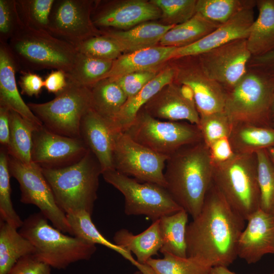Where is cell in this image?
Wrapping results in <instances>:
<instances>
[{"instance_id":"6da1fadb","label":"cell","mask_w":274,"mask_h":274,"mask_svg":"<svg viewBox=\"0 0 274 274\" xmlns=\"http://www.w3.org/2000/svg\"><path fill=\"white\" fill-rule=\"evenodd\" d=\"M245 221L212 182L200 211L187 226V256L209 268L228 267L237 257Z\"/></svg>"},{"instance_id":"7a4b0ae2","label":"cell","mask_w":274,"mask_h":274,"mask_svg":"<svg viewBox=\"0 0 274 274\" xmlns=\"http://www.w3.org/2000/svg\"><path fill=\"white\" fill-rule=\"evenodd\" d=\"M213 170L209 149L203 141L180 148L166 162L165 188L192 218L202 208Z\"/></svg>"},{"instance_id":"3957f363","label":"cell","mask_w":274,"mask_h":274,"mask_svg":"<svg viewBox=\"0 0 274 274\" xmlns=\"http://www.w3.org/2000/svg\"><path fill=\"white\" fill-rule=\"evenodd\" d=\"M42 170L56 203L63 212L84 211L92 215L102 171L90 150L71 165Z\"/></svg>"},{"instance_id":"277c9868","label":"cell","mask_w":274,"mask_h":274,"mask_svg":"<svg viewBox=\"0 0 274 274\" xmlns=\"http://www.w3.org/2000/svg\"><path fill=\"white\" fill-rule=\"evenodd\" d=\"M18 71L72 69L78 54L73 45L46 31L24 26L7 43Z\"/></svg>"},{"instance_id":"5b68a950","label":"cell","mask_w":274,"mask_h":274,"mask_svg":"<svg viewBox=\"0 0 274 274\" xmlns=\"http://www.w3.org/2000/svg\"><path fill=\"white\" fill-rule=\"evenodd\" d=\"M40 212L23 220L19 232L36 249L38 259L57 269L66 268L79 261L88 260L96 250L95 245L80 238L65 234L50 225Z\"/></svg>"},{"instance_id":"8992f818","label":"cell","mask_w":274,"mask_h":274,"mask_svg":"<svg viewBox=\"0 0 274 274\" xmlns=\"http://www.w3.org/2000/svg\"><path fill=\"white\" fill-rule=\"evenodd\" d=\"M273 91V70L248 67L241 80L227 91L224 112L232 124L270 127Z\"/></svg>"},{"instance_id":"52a82bcc","label":"cell","mask_w":274,"mask_h":274,"mask_svg":"<svg viewBox=\"0 0 274 274\" xmlns=\"http://www.w3.org/2000/svg\"><path fill=\"white\" fill-rule=\"evenodd\" d=\"M212 182L245 221L260 209L256 154H235L225 162L213 164Z\"/></svg>"},{"instance_id":"ba28073f","label":"cell","mask_w":274,"mask_h":274,"mask_svg":"<svg viewBox=\"0 0 274 274\" xmlns=\"http://www.w3.org/2000/svg\"><path fill=\"white\" fill-rule=\"evenodd\" d=\"M91 89L67 81L65 88L52 100L27 106L44 126L55 133L80 138L81 120L92 108Z\"/></svg>"},{"instance_id":"9c48e42d","label":"cell","mask_w":274,"mask_h":274,"mask_svg":"<svg viewBox=\"0 0 274 274\" xmlns=\"http://www.w3.org/2000/svg\"><path fill=\"white\" fill-rule=\"evenodd\" d=\"M122 132L150 150L168 156L185 146L202 141L197 125L189 122L162 121L142 109Z\"/></svg>"},{"instance_id":"30bf717a","label":"cell","mask_w":274,"mask_h":274,"mask_svg":"<svg viewBox=\"0 0 274 274\" xmlns=\"http://www.w3.org/2000/svg\"><path fill=\"white\" fill-rule=\"evenodd\" d=\"M102 176L123 195L127 215H144L154 221L184 210L160 185L141 182L115 169L105 172Z\"/></svg>"},{"instance_id":"8fae6325","label":"cell","mask_w":274,"mask_h":274,"mask_svg":"<svg viewBox=\"0 0 274 274\" xmlns=\"http://www.w3.org/2000/svg\"><path fill=\"white\" fill-rule=\"evenodd\" d=\"M9 167L11 176L19 184L20 201L35 205L54 227L73 235L66 214L56 203L42 168L32 162L25 164L9 155Z\"/></svg>"},{"instance_id":"7c38bea8","label":"cell","mask_w":274,"mask_h":274,"mask_svg":"<svg viewBox=\"0 0 274 274\" xmlns=\"http://www.w3.org/2000/svg\"><path fill=\"white\" fill-rule=\"evenodd\" d=\"M168 157L138 143L124 132H115L113 167L122 174L166 188L164 169Z\"/></svg>"},{"instance_id":"4fadbf2b","label":"cell","mask_w":274,"mask_h":274,"mask_svg":"<svg viewBox=\"0 0 274 274\" xmlns=\"http://www.w3.org/2000/svg\"><path fill=\"white\" fill-rule=\"evenodd\" d=\"M94 3L91 0H55L48 32L75 47L101 35L91 18Z\"/></svg>"},{"instance_id":"5bb4252c","label":"cell","mask_w":274,"mask_h":274,"mask_svg":"<svg viewBox=\"0 0 274 274\" xmlns=\"http://www.w3.org/2000/svg\"><path fill=\"white\" fill-rule=\"evenodd\" d=\"M174 82L190 87L199 117L224 111L226 91L202 68L198 56L173 59Z\"/></svg>"},{"instance_id":"9a60e30c","label":"cell","mask_w":274,"mask_h":274,"mask_svg":"<svg viewBox=\"0 0 274 274\" xmlns=\"http://www.w3.org/2000/svg\"><path fill=\"white\" fill-rule=\"evenodd\" d=\"M197 56L206 73L226 92L246 74L252 57L246 39L231 41Z\"/></svg>"},{"instance_id":"2e32d148","label":"cell","mask_w":274,"mask_h":274,"mask_svg":"<svg viewBox=\"0 0 274 274\" xmlns=\"http://www.w3.org/2000/svg\"><path fill=\"white\" fill-rule=\"evenodd\" d=\"M88 150L81 138L55 133L43 125L33 132L31 161L41 168L55 169L71 165Z\"/></svg>"},{"instance_id":"e0dca14e","label":"cell","mask_w":274,"mask_h":274,"mask_svg":"<svg viewBox=\"0 0 274 274\" xmlns=\"http://www.w3.org/2000/svg\"><path fill=\"white\" fill-rule=\"evenodd\" d=\"M93 6L91 18L97 27L131 28L161 18L159 9L150 1L127 0L105 2Z\"/></svg>"},{"instance_id":"ac0fdd59","label":"cell","mask_w":274,"mask_h":274,"mask_svg":"<svg viewBox=\"0 0 274 274\" xmlns=\"http://www.w3.org/2000/svg\"><path fill=\"white\" fill-rule=\"evenodd\" d=\"M247 221L238 239L237 257L253 264L267 254H274V214L259 209Z\"/></svg>"},{"instance_id":"d6986e66","label":"cell","mask_w":274,"mask_h":274,"mask_svg":"<svg viewBox=\"0 0 274 274\" xmlns=\"http://www.w3.org/2000/svg\"><path fill=\"white\" fill-rule=\"evenodd\" d=\"M254 21L253 7L244 9L201 40L191 45L177 48L172 60L197 56L231 41L247 39Z\"/></svg>"},{"instance_id":"ffe728a7","label":"cell","mask_w":274,"mask_h":274,"mask_svg":"<svg viewBox=\"0 0 274 274\" xmlns=\"http://www.w3.org/2000/svg\"><path fill=\"white\" fill-rule=\"evenodd\" d=\"M152 117L168 121L186 120L198 125L200 117L195 104L182 94L174 82L163 87L142 108Z\"/></svg>"},{"instance_id":"44dd1931","label":"cell","mask_w":274,"mask_h":274,"mask_svg":"<svg viewBox=\"0 0 274 274\" xmlns=\"http://www.w3.org/2000/svg\"><path fill=\"white\" fill-rule=\"evenodd\" d=\"M114 133L110 122L92 108L81 120L80 137L98 160L102 174L114 169Z\"/></svg>"},{"instance_id":"7402d4cb","label":"cell","mask_w":274,"mask_h":274,"mask_svg":"<svg viewBox=\"0 0 274 274\" xmlns=\"http://www.w3.org/2000/svg\"><path fill=\"white\" fill-rule=\"evenodd\" d=\"M16 63L7 43H0V106L13 111L37 127L43 125L21 97L15 74Z\"/></svg>"},{"instance_id":"603a6c76","label":"cell","mask_w":274,"mask_h":274,"mask_svg":"<svg viewBox=\"0 0 274 274\" xmlns=\"http://www.w3.org/2000/svg\"><path fill=\"white\" fill-rule=\"evenodd\" d=\"M176 48L157 45L122 54L113 61L111 70L103 79L116 78L136 72L158 71L165 63L172 60Z\"/></svg>"},{"instance_id":"cb8c5ba5","label":"cell","mask_w":274,"mask_h":274,"mask_svg":"<svg viewBox=\"0 0 274 274\" xmlns=\"http://www.w3.org/2000/svg\"><path fill=\"white\" fill-rule=\"evenodd\" d=\"M175 73L172 63L166 65L138 93L128 97L118 113L110 122L113 130L124 131L144 106L163 87L174 82Z\"/></svg>"},{"instance_id":"d4e9b609","label":"cell","mask_w":274,"mask_h":274,"mask_svg":"<svg viewBox=\"0 0 274 274\" xmlns=\"http://www.w3.org/2000/svg\"><path fill=\"white\" fill-rule=\"evenodd\" d=\"M174 26L148 21L124 30L100 31L114 39L123 53H128L157 46L163 35Z\"/></svg>"},{"instance_id":"484cf974","label":"cell","mask_w":274,"mask_h":274,"mask_svg":"<svg viewBox=\"0 0 274 274\" xmlns=\"http://www.w3.org/2000/svg\"><path fill=\"white\" fill-rule=\"evenodd\" d=\"M113 240L116 245L134 254L139 263L145 264L152 256L158 254L162 246L159 219L153 221L146 229L138 234L121 229L115 232Z\"/></svg>"},{"instance_id":"4316f807","label":"cell","mask_w":274,"mask_h":274,"mask_svg":"<svg viewBox=\"0 0 274 274\" xmlns=\"http://www.w3.org/2000/svg\"><path fill=\"white\" fill-rule=\"evenodd\" d=\"M256 6L258 15L246 39L252 57L274 51V0L256 1Z\"/></svg>"},{"instance_id":"83f0119b","label":"cell","mask_w":274,"mask_h":274,"mask_svg":"<svg viewBox=\"0 0 274 274\" xmlns=\"http://www.w3.org/2000/svg\"><path fill=\"white\" fill-rule=\"evenodd\" d=\"M228 139L234 154H256L274 146V128L249 124H232Z\"/></svg>"},{"instance_id":"f1b7e54d","label":"cell","mask_w":274,"mask_h":274,"mask_svg":"<svg viewBox=\"0 0 274 274\" xmlns=\"http://www.w3.org/2000/svg\"><path fill=\"white\" fill-rule=\"evenodd\" d=\"M221 24L211 22L199 14L175 25L161 39L159 45L180 48L191 45L215 30Z\"/></svg>"},{"instance_id":"f546056e","label":"cell","mask_w":274,"mask_h":274,"mask_svg":"<svg viewBox=\"0 0 274 274\" xmlns=\"http://www.w3.org/2000/svg\"><path fill=\"white\" fill-rule=\"evenodd\" d=\"M90 213L80 211L66 214L68 223L72 230L73 235L92 244L101 245L114 250L129 261L139 270L143 264L139 263L131 253L109 241L97 229L91 219Z\"/></svg>"},{"instance_id":"4dcf8cb0","label":"cell","mask_w":274,"mask_h":274,"mask_svg":"<svg viewBox=\"0 0 274 274\" xmlns=\"http://www.w3.org/2000/svg\"><path fill=\"white\" fill-rule=\"evenodd\" d=\"M35 251L17 229L0 220V274H6L19 259Z\"/></svg>"},{"instance_id":"1f68e13d","label":"cell","mask_w":274,"mask_h":274,"mask_svg":"<svg viewBox=\"0 0 274 274\" xmlns=\"http://www.w3.org/2000/svg\"><path fill=\"white\" fill-rule=\"evenodd\" d=\"M188 213L182 210L159 219V230L162 240L160 250L181 257H187L186 240Z\"/></svg>"},{"instance_id":"d6a6232c","label":"cell","mask_w":274,"mask_h":274,"mask_svg":"<svg viewBox=\"0 0 274 274\" xmlns=\"http://www.w3.org/2000/svg\"><path fill=\"white\" fill-rule=\"evenodd\" d=\"M92 108L111 122L126 102L127 96L112 78L102 79L91 88Z\"/></svg>"},{"instance_id":"836d02e7","label":"cell","mask_w":274,"mask_h":274,"mask_svg":"<svg viewBox=\"0 0 274 274\" xmlns=\"http://www.w3.org/2000/svg\"><path fill=\"white\" fill-rule=\"evenodd\" d=\"M10 124L8 154L25 164L31 163L33 132L39 127L11 110Z\"/></svg>"},{"instance_id":"e575fe53","label":"cell","mask_w":274,"mask_h":274,"mask_svg":"<svg viewBox=\"0 0 274 274\" xmlns=\"http://www.w3.org/2000/svg\"><path fill=\"white\" fill-rule=\"evenodd\" d=\"M113 63V61L97 59L78 52L72 69L65 73L67 81L91 89L104 79Z\"/></svg>"},{"instance_id":"d590c367","label":"cell","mask_w":274,"mask_h":274,"mask_svg":"<svg viewBox=\"0 0 274 274\" xmlns=\"http://www.w3.org/2000/svg\"><path fill=\"white\" fill-rule=\"evenodd\" d=\"M256 6V1L197 0L196 13L205 19L222 24L241 11Z\"/></svg>"},{"instance_id":"8d00e7d4","label":"cell","mask_w":274,"mask_h":274,"mask_svg":"<svg viewBox=\"0 0 274 274\" xmlns=\"http://www.w3.org/2000/svg\"><path fill=\"white\" fill-rule=\"evenodd\" d=\"M162 254V258H151L146 263L155 274H208L211 268L192 257Z\"/></svg>"},{"instance_id":"74e56055","label":"cell","mask_w":274,"mask_h":274,"mask_svg":"<svg viewBox=\"0 0 274 274\" xmlns=\"http://www.w3.org/2000/svg\"><path fill=\"white\" fill-rule=\"evenodd\" d=\"M9 154L4 147L0 151V220L16 229L20 228L23 221L15 211L11 200Z\"/></svg>"},{"instance_id":"f35d334b","label":"cell","mask_w":274,"mask_h":274,"mask_svg":"<svg viewBox=\"0 0 274 274\" xmlns=\"http://www.w3.org/2000/svg\"><path fill=\"white\" fill-rule=\"evenodd\" d=\"M256 154L260 191V209L274 214V166L266 150L259 151Z\"/></svg>"},{"instance_id":"ab89813d","label":"cell","mask_w":274,"mask_h":274,"mask_svg":"<svg viewBox=\"0 0 274 274\" xmlns=\"http://www.w3.org/2000/svg\"><path fill=\"white\" fill-rule=\"evenodd\" d=\"M24 25L48 32L49 18L55 0H16Z\"/></svg>"},{"instance_id":"60d3db41","label":"cell","mask_w":274,"mask_h":274,"mask_svg":"<svg viewBox=\"0 0 274 274\" xmlns=\"http://www.w3.org/2000/svg\"><path fill=\"white\" fill-rule=\"evenodd\" d=\"M75 47L80 53L105 60L114 61L123 53L121 47L114 39L103 34L87 39Z\"/></svg>"},{"instance_id":"b9f144b4","label":"cell","mask_w":274,"mask_h":274,"mask_svg":"<svg viewBox=\"0 0 274 274\" xmlns=\"http://www.w3.org/2000/svg\"><path fill=\"white\" fill-rule=\"evenodd\" d=\"M161 11L163 24L176 25L191 18L196 13L197 0H151Z\"/></svg>"},{"instance_id":"7bdbcfd3","label":"cell","mask_w":274,"mask_h":274,"mask_svg":"<svg viewBox=\"0 0 274 274\" xmlns=\"http://www.w3.org/2000/svg\"><path fill=\"white\" fill-rule=\"evenodd\" d=\"M198 127L203 142L209 148L215 141L229 138L232 123L223 111L200 117Z\"/></svg>"},{"instance_id":"ee69618b","label":"cell","mask_w":274,"mask_h":274,"mask_svg":"<svg viewBox=\"0 0 274 274\" xmlns=\"http://www.w3.org/2000/svg\"><path fill=\"white\" fill-rule=\"evenodd\" d=\"M24 26L16 0H0V43H8Z\"/></svg>"},{"instance_id":"f6af8a7d","label":"cell","mask_w":274,"mask_h":274,"mask_svg":"<svg viewBox=\"0 0 274 274\" xmlns=\"http://www.w3.org/2000/svg\"><path fill=\"white\" fill-rule=\"evenodd\" d=\"M157 71H145L133 72L112 78L122 88L128 97L138 93L157 75Z\"/></svg>"},{"instance_id":"bcb514c9","label":"cell","mask_w":274,"mask_h":274,"mask_svg":"<svg viewBox=\"0 0 274 274\" xmlns=\"http://www.w3.org/2000/svg\"><path fill=\"white\" fill-rule=\"evenodd\" d=\"M51 267L30 254L19 259L6 274H51Z\"/></svg>"},{"instance_id":"7dc6e473","label":"cell","mask_w":274,"mask_h":274,"mask_svg":"<svg viewBox=\"0 0 274 274\" xmlns=\"http://www.w3.org/2000/svg\"><path fill=\"white\" fill-rule=\"evenodd\" d=\"M21 74L19 84L21 93L28 96H38L44 87L43 79L31 72H21Z\"/></svg>"},{"instance_id":"c3c4849f","label":"cell","mask_w":274,"mask_h":274,"mask_svg":"<svg viewBox=\"0 0 274 274\" xmlns=\"http://www.w3.org/2000/svg\"><path fill=\"white\" fill-rule=\"evenodd\" d=\"M213 164L225 162L233 157L234 153L228 138L219 139L209 147Z\"/></svg>"},{"instance_id":"681fc988","label":"cell","mask_w":274,"mask_h":274,"mask_svg":"<svg viewBox=\"0 0 274 274\" xmlns=\"http://www.w3.org/2000/svg\"><path fill=\"white\" fill-rule=\"evenodd\" d=\"M44 84L48 92L57 94L67 85L65 73L60 70L51 72L44 80Z\"/></svg>"},{"instance_id":"f907efd6","label":"cell","mask_w":274,"mask_h":274,"mask_svg":"<svg viewBox=\"0 0 274 274\" xmlns=\"http://www.w3.org/2000/svg\"><path fill=\"white\" fill-rule=\"evenodd\" d=\"M10 110L0 106V143L1 146L8 149L9 145Z\"/></svg>"},{"instance_id":"816d5d0a","label":"cell","mask_w":274,"mask_h":274,"mask_svg":"<svg viewBox=\"0 0 274 274\" xmlns=\"http://www.w3.org/2000/svg\"><path fill=\"white\" fill-rule=\"evenodd\" d=\"M248 67L274 70V51L258 57H252Z\"/></svg>"},{"instance_id":"f5cc1de1","label":"cell","mask_w":274,"mask_h":274,"mask_svg":"<svg viewBox=\"0 0 274 274\" xmlns=\"http://www.w3.org/2000/svg\"><path fill=\"white\" fill-rule=\"evenodd\" d=\"M208 274H237L228 269L227 267L218 266L211 268Z\"/></svg>"},{"instance_id":"db71d44e","label":"cell","mask_w":274,"mask_h":274,"mask_svg":"<svg viewBox=\"0 0 274 274\" xmlns=\"http://www.w3.org/2000/svg\"><path fill=\"white\" fill-rule=\"evenodd\" d=\"M272 70L274 73V70ZM269 123L270 127L274 128V91L269 111Z\"/></svg>"},{"instance_id":"11a10c76","label":"cell","mask_w":274,"mask_h":274,"mask_svg":"<svg viewBox=\"0 0 274 274\" xmlns=\"http://www.w3.org/2000/svg\"><path fill=\"white\" fill-rule=\"evenodd\" d=\"M265 150L270 161L274 166V146Z\"/></svg>"},{"instance_id":"9f6ffc18","label":"cell","mask_w":274,"mask_h":274,"mask_svg":"<svg viewBox=\"0 0 274 274\" xmlns=\"http://www.w3.org/2000/svg\"><path fill=\"white\" fill-rule=\"evenodd\" d=\"M140 271L142 274H155L152 269L146 264Z\"/></svg>"},{"instance_id":"6f0895ef","label":"cell","mask_w":274,"mask_h":274,"mask_svg":"<svg viewBox=\"0 0 274 274\" xmlns=\"http://www.w3.org/2000/svg\"><path fill=\"white\" fill-rule=\"evenodd\" d=\"M133 274H142V272L140 271H136Z\"/></svg>"},{"instance_id":"680465c9","label":"cell","mask_w":274,"mask_h":274,"mask_svg":"<svg viewBox=\"0 0 274 274\" xmlns=\"http://www.w3.org/2000/svg\"><path fill=\"white\" fill-rule=\"evenodd\" d=\"M269 274H274V272H273L272 273H269Z\"/></svg>"}]
</instances>
